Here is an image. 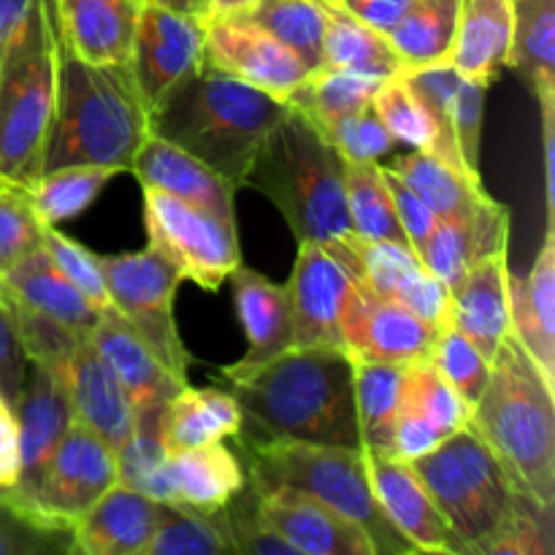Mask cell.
I'll list each match as a JSON object with an SVG mask.
<instances>
[{"label":"cell","instance_id":"25","mask_svg":"<svg viewBox=\"0 0 555 555\" xmlns=\"http://www.w3.org/2000/svg\"><path fill=\"white\" fill-rule=\"evenodd\" d=\"M233 293H236V314L247 336V352L228 372L260 366L271 358L282 356L293 347V314L285 285H276L260 271L238 263L231 271Z\"/></svg>","mask_w":555,"mask_h":555},{"label":"cell","instance_id":"58","mask_svg":"<svg viewBox=\"0 0 555 555\" xmlns=\"http://www.w3.org/2000/svg\"><path fill=\"white\" fill-rule=\"evenodd\" d=\"M352 16L369 25L372 30L388 36L396 25L401 22V16L410 11V5L415 0H339Z\"/></svg>","mask_w":555,"mask_h":555},{"label":"cell","instance_id":"49","mask_svg":"<svg viewBox=\"0 0 555 555\" xmlns=\"http://www.w3.org/2000/svg\"><path fill=\"white\" fill-rule=\"evenodd\" d=\"M477 260H480V253H477L475 231H472V217H466V220H437L431 238L423 249L421 263L439 282H444L450 293L464 282L466 271Z\"/></svg>","mask_w":555,"mask_h":555},{"label":"cell","instance_id":"27","mask_svg":"<svg viewBox=\"0 0 555 555\" xmlns=\"http://www.w3.org/2000/svg\"><path fill=\"white\" fill-rule=\"evenodd\" d=\"M509 331L529 350L537 366L555 385V231L547 225L545 244L529 276H507Z\"/></svg>","mask_w":555,"mask_h":555},{"label":"cell","instance_id":"5","mask_svg":"<svg viewBox=\"0 0 555 555\" xmlns=\"http://www.w3.org/2000/svg\"><path fill=\"white\" fill-rule=\"evenodd\" d=\"M466 426L491 448L515 491L555 507V393L509 331L491 361V379Z\"/></svg>","mask_w":555,"mask_h":555},{"label":"cell","instance_id":"52","mask_svg":"<svg viewBox=\"0 0 555 555\" xmlns=\"http://www.w3.org/2000/svg\"><path fill=\"white\" fill-rule=\"evenodd\" d=\"M318 130L339 152L341 160L379 163V157L396 150V139L385 128V122L374 112V106H363L358 112L345 114V117L331 119V122H325Z\"/></svg>","mask_w":555,"mask_h":555},{"label":"cell","instance_id":"60","mask_svg":"<svg viewBox=\"0 0 555 555\" xmlns=\"http://www.w3.org/2000/svg\"><path fill=\"white\" fill-rule=\"evenodd\" d=\"M542 112V150H545V198H547V225H553V198H555V101L540 103Z\"/></svg>","mask_w":555,"mask_h":555},{"label":"cell","instance_id":"56","mask_svg":"<svg viewBox=\"0 0 555 555\" xmlns=\"http://www.w3.org/2000/svg\"><path fill=\"white\" fill-rule=\"evenodd\" d=\"M27 361L25 347H22L20 334H16L14 318H11L9 307L0 301V399L14 410L16 399L22 393V385L27 377Z\"/></svg>","mask_w":555,"mask_h":555},{"label":"cell","instance_id":"40","mask_svg":"<svg viewBox=\"0 0 555 555\" xmlns=\"http://www.w3.org/2000/svg\"><path fill=\"white\" fill-rule=\"evenodd\" d=\"M406 87L412 90L415 101L421 103L423 112H426L428 122L434 128V141H431V155L439 157L442 163L453 166L455 171L466 173L464 160H461L459 144H455V130H453V103H455V90H459L461 79L464 76L453 68L450 63L439 65H423V68H406L401 70ZM480 182V179H475Z\"/></svg>","mask_w":555,"mask_h":555},{"label":"cell","instance_id":"63","mask_svg":"<svg viewBox=\"0 0 555 555\" xmlns=\"http://www.w3.org/2000/svg\"><path fill=\"white\" fill-rule=\"evenodd\" d=\"M157 3L168 5V9L173 11H182V14H198L201 9V0H157Z\"/></svg>","mask_w":555,"mask_h":555},{"label":"cell","instance_id":"33","mask_svg":"<svg viewBox=\"0 0 555 555\" xmlns=\"http://www.w3.org/2000/svg\"><path fill=\"white\" fill-rule=\"evenodd\" d=\"M325 5V36H323V65L331 68H347L356 74L390 79L401 74L399 54L390 47L388 36L363 25L358 16H352L345 5Z\"/></svg>","mask_w":555,"mask_h":555},{"label":"cell","instance_id":"45","mask_svg":"<svg viewBox=\"0 0 555 555\" xmlns=\"http://www.w3.org/2000/svg\"><path fill=\"white\" fill-rule=\"evenodd\" d=\"M70 551V529L43 518L9 491H0V555H54Z\"/></svg>","mask_w":555,"mask_h":555},{"label":"cell","instance_id":"46","mask_svg":"<svg viewBox=\"0 0 555 555\" xmlns=\"http://www.w3.org/2000/svg\"><path fill=\"white\" fill-rule=\"evenodd\" d=\"M431 363L439 369L444 379L450 383V388L461 396L466 406H472L480 401V396L486 393L488 379H491V361L482 358V352L455 328L453 323H444L439 328L437 341H434L431 350Z\"/></svg>","mask_w":555,"mask_h":555},{"label":"cell","instance_id":"15","mask_svg":"<svg viewBox=\"0 0 555 555\" xmlns=\"http://www.w3.org/2000/svg\"><path fill=\"white\" fill-rule=\"evenodd\" d=\"M352 285V276L328 249L314 242H298L296 266L285 285L293 314V347H345L341 312Z\"/></svg>","mask_w":555,"mask_h":555},{"label":"cell","instance_id":"32","mask_svg":"<svg viewBox=\"0 0 555 555\" xmlns=\"http://www.w3.org/2000/svg\"><path fill=\"white\" fill-rule=\"evenodd\" d=\"M509 68L540 103L555 101V0H513Z\"/></svg>","mask_w":555,"mask_h":555},{"label":"cell","instance_id":"9","mask_svg":"<svg viewBox=\"0 0 555 555\" xmlns=\"http://www.w3.org/2000/svg\"><path fill=\"white\" fill-rule=\"evenodd\" d=\"M98 260L114 312L155 352L157 361L173 377L188 383V366L193 358L179 339L177 320H173V298L182 282L177 266L152 244L141 253L103 255V258L98 255Z\"/></svg>","mask_w":555,"mask_h":555},{"label":"cell","instance_id":"57","mask_svg":"<svg viewBox=\"0 0 555 555\" xmlns=\"http://www.w3.org/2000/svg\"><path fill=\"white\" fill-rule=\"evenodd\" d=\"M442 439V434L426 417L401 406L393 423V437H390V459L415 461L437 448Z\"/></svg>","mask_w":555,"mask_h":555},{"label":"cell","instance_id":"19","mask_svg":"<svg viewBox=\"0 0 555 555\" xmlns=\"http://www.w3.org/2000/svg\"><path fill=\"white\" fill-rule=\"evenodd\" d=\"M358 260H361V282L356 285H366L377 296L399 301L401 307L439 328L450 323L453 293L417 260L410 247L358 238Z\"/></svg>","mask_w":555,"mask_h":555},{"label":"cell","instance_id":"43","mask_svg":"<svg viewBox=\"0 0 555 555\" xmlns=\"http://www.w3.org/2000/svg\"><path fill=\"white\" fill-rule=\"evenodd\" d=\"M166 406L135 415L133 434H130L125 448L117 453L119 482L135 488V491L155 499V502H168V453L163 448V415H166Z\"/></svg>","mask_w":555,"mask_h":555},{"label":"cell","instance_id":"2","mask_svg":"<svg viewBox=\"0 0 555 555\" xmlns=\"http://www.w3.org/2000/svg\"><path fill=\"white\" fill-rule=\"evenodd\" d=\"M244 188L263 193L298 242L328 249L352 282H361L358 236L345 190V160L331 141L293 106L263 135Z\"/></svg>","mask_w":555,"mask_h":555},{"label":"cell","instance_id":"64","mask_svg":"<svg viewBox=\"0 0 555 555\" xmlns=\"http://www.w3.org/2000/svg\"><path fill=\"white\" fill-rule=\"evenodd\" d=\"M320 3H336V0H320Z\"/></svg>","mask_w":555,"mask_h":555},{"label":"cell","instance_id":"51","mask_svg":"<svg viewBox=\"0 0 555 555\" xmlns=\"http://www.w3.org/2000/svg\"><path fill=\"white\" fill-rule=\"evenodd\" d=\"M374 112L379 114V119L385 122V128L390 130V135L396 139V144H406L412 150H431L434 141V128L428 122L426 112H423L421 103L415 101L412 90L406 87L404 76L396 74L390 79H385L379 85V90L372 98Z\"/></svg>","mask_w":555,"mask_h":555},{"label":"cell","instance_id":"44","mask_svg":"<svg viewBox=\"0 0 555 555\" xmlns=\"http://www.w3.org/2000/svg\"><path fill=\"white\" fill-rule=\"evenodd\" d=\"M401 406L426 417L444 439L464 428L469 421V406L450 388V383L439 374L431 358L406 363Z\"/></svg>","mask_w":555,"mask_h":555},{"label":"cell","instance_id":"31","mask_svg":"<svg viewBox=\"0 0 555 555\" xmlns=\"http://www.w3.org/2000/svg\"><path fill=\"white\" fill-rule=\"evenodd\" d=\"M244 431V417L231 390L190 388L184 385L163 415V448L166 453L201 448V444L236 439Z\"/></svg>","mask_w":555,"mask_h":555},{"label":"cell","instance_id":"62","mask_svg":"<svg viewBox=\"0 0 555 555\" xmlns=\"http://www.w3.org/2000/svg\"><path fill=\"white\" fill-rule=\"evenodd\" d=\"M258 0H201V9L195 14V20L201 25H209V22L228 20V16H242L247 14Z\"/></svg>","mask_w":555,"mask_h":555},{"label":"cell","instance_id":"14","mask_svg":"<svg viewBox=\"0 0 555 555\" xmlns=\"http://www.w3.org/2000/svg\"><path fill=\"white\" fill-rule=\"evenodd\" d=\"M204 60L280 101H287L309 74L307 65L291 49L244 16H228L204 25Z\"/></svg>","mask_w":555,"mask_h":555},{"label":"cell","instance_id":"13","mask_svg":"<svg viewBox=\"0 0 555 555\" xmlns=\"http://www.w3.org/2000/svg\"><path fill=\"white\" fill-rule=\"evenodd\" d=\"M204 57V25L157 0H144L130 49V76L146 112Z\"/></svg>","mask_w":555,"mask_h":555},{"label":"cell","instance_id":"10","mask_svg":"<svg viewBox=\"0 0 555 555\" xmlns=\"http://www.w3.org/2000/svg\"><path fill=\"white\" fill-rule=\"evenodd\" d=\"M119 482L117 453L79 421L65 431L27 486L9 488L43 518L74 529L76 520Z\"/></svg>","mask_w":555,"mask_h":555},{"label":"cell","instance_id":"61","mask_svg":"<svg viewBox=\"0 0 555 555\" xmlns=\"http://www.w3.org/2000/svg\"><path fill=\"white\" fill-rule=\"evenodd\" d=\"M36 3H41V0H0V57H3L11 36L25 22V16L36 9Z\"/></svg>","mask_w":555,"mask_h":555},{"label":"cell","instance_id":"48","mask_svg":"<svg viewBox=\"0 0 555 555\" xmlns=\"http://www.w3.org/2000/svg\"><path fill=\"white\" fill-rule=\"evenodd\" d=\"M553 507L518 493L502 529L480 547V555H553Z\"/></svg>","mask_w":555,"mask_h":555},{"label":"cell","instance_id":"41","mask_svg":"<svg viewBox=\"0 0 555 555\" xmlns=\"http://www.w3.org/2000/svg\"><path fill=\"white\" fill-rule=\"evenodd\" d=\"M236 553L217 515L173 502H157V518L144 555H231Z\"/></svg>","mask_w":555,"mask_h":555},{"label":"cell","instance_id":"17","mask_svg":"<svg viewBox=\"0 0 555 555\" xmlns=\"http://www.w3.org/2000/svg\"><path fill=\"white\" fill-rule=\"evenodd\" d=\"M363 455L374 499L390 524L417 547V553H464L410 461L390 459L372 450H363Z\"/></svg>","mask_w":555,"mask_h":555},{"label":"cell","instance_id":"55","mask_svg":"<svg viewBox=\"0 0 555 555\" xmlns=\"http://www.w3.org/2000/svg\"><path fill=\"white\" fill-rule=\"evenodd\" d=\"M385 184L390 190V198H393L396 217H399L401 228L406 233V242H410L412 253L417 255V260L423 258V249H426L428 238H431L434 225H437V215L423 204L421 195L404 182L396 171H390L388 166H383Z\"/></svg>","mask_w":555,"mask_h":555},{"label":"cell","instance_id":"28","mask_svg":"<svg viewBox=\"0 0 555 555\" xmlns=\"http://www.w3.org/2000/svg\"><path fill=\"white\" fill-rule=\"evenodd\" d=\"M0 298L14 301L30 312L43 314L54 323L65 325L76 336H90L101 309L92 307L49 260L47 249L38 247L22 263L0 274Z\"/></svg>","mask_w":555,"mask_h":555},{"label":"cell","instance_id":"8","mask_svg":"<svg viewBox=\"0 0 555 555\" xmlns=\"http://www.w3.org/2000/svg\"><path fill=\"white\" fill-rule=\"evenodd\" d=\"M410 466L464 553H480L518 502L520 491H515L504 466L469 426L450 434L426 455L410 461Z\"/></svg>","mask_w":555,"mask_h":555},{"label":"cell","instance_id":"21","mask_svg":"<svg viewBox=\"0 0 555 555\" xmlns=\"http://www.w3.org/2000/svg\"><path fill=\"white\" fill-rule=\"evenodd\" d=\"M87 339L95 345L114 377L119 379L133 406V415L160 410L188 385L157 361L155 352L130 331V325L114 309H103Z\"/></svg>","mask_w":555,"mask_h":555},{"label":"cell","instance_id":"22","mask_svg":"<svg viewBox=\"0 0 555 555\" xmlns=\"http://www.w3.org/2000/svg\"><path fill=\"white\" fill-rule=\"evenodd\" d=\"M76 421L103 439L114 453L125 448L135 426L122 385L90 339H81L63 366Z\"/></svg>","mask_w":555,"mask_h":555},{"label":"cell","instance_id":"36","mask_svg":"<svg viewBox=\"0 0 555 555\" xmlns=\"http://www.w3.org/2000/svg\"><path fill=\"white\" fill-rule=\"evenodd\" d=\"M352 372H356V406L363 450L390 455V437L401 410L406 363L352 361Z\"/></svg>","mask_w":555,"mask_h":555},{"label":"cell","instance_id":"23","mask_svg":"<svg viewBox=\"0 0 555 555\" xmlns=\"http://www.w3.org/2000/svg\"><path fill=\"white\" fill-rule=\"evenodd\" d=\"M157 518V502L125 482H114L70 529V551L81 555H144Z\"/></svg>","mask_w":555,"mask_h":555},{"label":"cell","instance_id":"20","mask_svg":"<svg viewBox=\"0 0 555 555\" xmlns=\"http://www.w3.org/2000/svg\"><path fill=\"white\" fill-rule=\"evenodd\" d=\"M130 173H135L141 188L163 190L236 228V188L179 146L146 135Z\"/></svg>","mask_w":555,"mask_h":555},{"label":"cell","instance_id":"39","mask_svg":"<svg viewBox=\"0 0 555 555\" xmlns=\"http://www.w3.org/2000/svg\"><path fill=\"white\" fill-rule=\"evenodd\" d=\"M242 16L291 49L309 70L323 65L325 5L320 0H258Z\"/></svg>","mask_w":555,"mask_h":555},{"label":"cell","instance_id":"34","mask_svg":"<svg viewBox=\"0 0 555 555\" xmlns=\"http://www.w3.org/2000/svg\"><path fill=\"white\" fill-rule=\"evenodd\" d=\"M388 168L421 195L423 204L437 215V220H466L488 195L482 190V182L455 171L453 166L426 150L406 152V155L396 157L393 166Z\"/></svg>","mask_w":555,"mask_h":555},{"label":"cell","instance_id":"59","mask_svg":"<svg viewBox=\"0 0 555 555\" xmlns=\"http://www.w3.org/2000/svg\"><path fill=\"white\" fill-rule=\"evenodd\" d=\"M20 477V437L11 406L0 399V491L16 486Z\"/></svg>","mask_w":555,"mask_h":555},{"label":"cell","instance_id":"7","mask_svg":"<svg viewBox=\"0 0 555 555\" xmlns=\"http://www.w3.org/2000/svg\"><path fill=\"white\" fill-rule=\"evenodd\" d=\"M57 3L41 0L0 57V179L30 190L43 171L57 90Z\"/></svg>","mask_w":555,"mask_h":555},{"label":"cell","instance_id":"35","mask_svg":"<svg viewBox=\"0 0 555 555\" xmlns=\"http://www.w3.org/2000/svg\"><path fill=\"white\" fill-rule=\"evenodd\" d=\"M461 0H415L399 25L388 33L401 68L450 63L459 33Z\"/></svg>","mask_w":555,"mask_h":555},{"label":"cell","instance_id":"4","mask_svg":"<svg viewBox=\"0 0 555 555\" xmlns=\"http://www.w3.org/2000/svg\"><path fill=\"white\" fill-rule=\"evenodd\" d=\"M146 135V106L128 65L87 63L60 36L57 90L41 173L65 166L130 171Z\"/></svg>","mask_w":555,"mask_h":555},{"label":"cell","instance_id":"53","mask_svg":"<svg viewBox=\"0 0 555 555\" xmlns=\"http://www.w3.org/2000/svg\"><path fill=\"white\" fill-rule=\"evenodd\" d=\"M43 249H47L49 260L57 266L60 274L87 298L95 309H112V298H108L106 280H103V269L98 255L81 247L79 242L68 238L65 233L57 231V225L43 228Z\"/></svg>","mask_w":555,"mask_h":555},{"label":"cell","instance_id":"1","mask_svg":"<svg viewBox=\"0 0 555 555\" xmlns=\"http://www.w3.org/2000/svg\"><path fill=\"white\" fill-rule=\"evenodd\" d=\"M220 374L255 439L363 448L345 347H291L260 366Z\"/></svg>","mask_w":555,"mask_h":555},{"label":"cell","instance_id":"29","mask_svg":"<svg viewBox=\"0 0 555 555\" xmlns=\"http://www.w3.org/2000/svg\"><path fill=\"white\" fill-rule=\"evenodd\" d=\"M247 486L244 464L225 442L171 453L166 461L168 502L198 513H217Z\"/></svg>","mask_w":555,"mask_h":555},{"label":"cell","instance_id":"38","mask_svg":"<svg viewBox=\"0 0 555 555\" xmlns=\"http://www.w3.org/2000/svg\"><path fill=\"white\" fill-rule=\"evenodd\" d=\"M345 190L352 231H356L358 238L393 242L410 247L404 228H401L399 217H396L393 198H390V190L385 184L379 163L345 160Z\"/></svg>","mask_w":555,"mask_h":555},{"label":"cell","instance_id":"50","mask_svg":"<svg viewBox=\"0 0 555 555\" xmlns=\"http://www.w3.org/2000/svg\"><path fill=\"white\" fill-rule=\"evenodd\" d=\"M217 520L225 529L228 540L233 542L236 553L244 555H296L291 545L260 518L258 493L253 486H244L231 502L217 509Z\"/></svg>","mask_w":555,"mask_h":555},{"label":"cell","instance_id":"42","mask_svg":"<svg viewBox=\"0 0 555 555\" xmlns=\"http://www.w3.org/2000/svg\"><path fill=\"white\" fill-rule=\"evenodd\" d=\"M112 177H117V171L103 166H65L41 173L30 188L36 215L43 225H60L63 220L81 215Z\"/></svg>","mask_w":555,"mask_h":555},{"label":"cell","instance_id":"37","mask_svg":"<svg viewBox=\"0 0 555 555\" xmlns=\"http://www.w3.org/2000/svg\"><path fill=\"white\" fill-rule=\"evenodd\" d=\"M383 81L385 79H377V76L320 65V68L309 70L307 79L291 92L285 103L301 112L314 128H323L331 119L372 106L374 92L379 90Z\"/></svg>","mask_w":555,"mask_h":555},{"label":"cell","instance_id":"47","mask_svg":"<svg viewBox=\"0 0 555 555\" xmlns=\"http://www.w3.org/2000/svg\"><path fill=\"white\" fill-rule=\"evenodd\" d=\"M43 228L30 190L0 179V274L43 247Z\"/></svg>","mask_w":555,"mask_h":555},{"label":"cell","instance_id":"24","mask_svg":"<svg viewBox=\"0 0 555 555\" xmlns=\"http://www.w3.org/2000/svg\"><path fill=\"white\" fill-rule=\"evenodd\" d=\"M63 41L95 65H128L144 0H54Z\"/></svg>","mask_w":555,"mask_h":555},{"label":"cell","instance_id":"3","mask_svg":"<svg viewBox=\"0 0 555 555\" xmlns=\"http://www.w3.org/2000/svg\"><path fill=\"white\" fill-rule=\"evenodd\" d=\"M285 108V101L233 79L201 57L146 112V130L193 155L238 190L260 141Z\"/></svg>","mask_w":555,"mask_h":555},{"label":"cell","instance_id":"18","mask_svg":"<svg viewBox=\"0 0 555 555\" xmlns=\"http://www.w3.org/2000/svg\"><path fill=\"white\" fill-rule=\"evenodd\" d=\"M11 412H14L16 437H20V477L14 486L20 488L36 477L47 455L57 448L65 431L76 423L63 369L30 363L22 393Z\"/></svg>","mask_w":555,"mask_h":555},{"label":"cell","instance_id":"16","mask_svg":"<svg viewBox=\"0 0 555 555\" xmlns=\"http://www.w3.org/2000/svg\"><path fill=\"white\" fill-rule=\"evenodd\" d=\"M258 513L296 555H377L352 520L293 488L258 491Z\"/></svg>","mask_w":555,"mask_h":555},{"label":"cell","instance_id":"12","mask_svg":"<svg viewBox=\"0 0 555 555\" xmlns=\"http://www.w3.org/2000/svg\"><path fill=\"white\" fill-rule=\"evenodd\" d=\"M439 325L417 318L399 301L377 296L366 285H352L341 312V345L352 361L412 363L428 358Z\"/></svg>","mask_w":555,"mask_h":555},{"label":"cell","instance_id":"30","mask_svg":"<svg viewBox=\"0 0 555 555\" xmlns=\"http://www.w3.org/2000/svg\"><path fill=\"white\" fill-rule=\"evenodd\" d=\"M513 43V0H461L450 65L464 79L491 85L507 68Z\"/></svg>","mask_w":555,"mask_h":555},{"label":"cell","instance_id":"11","mask_svg":"<svg viewBox=\"0 0 555 555\" xmlns=\"http://www.w3.org/2000/svg\"><path fill=\"white\" fill-rule=\"evenodd\" d=\"M144 193V220L150 244L204 291H220L231 271L242 263L238 231L155 188Z\"/></svg>","mask_w":555,"mask_h":555},{"label":"cell","instance_id":"6","mask_svg":"<svg viewBox=\"0 0 555 555\" xmlns=\"http://www.w3.org/2000/svg\"><path fill=\"white\" fill-rule=\"evenodd\" d=\"M236 439H242V455L247 461L253 488H293L318 499L363 529L377 555L417 553V547L390 524L374 499L363 448L274 442L244 434Z\"/></svg>","mask_w":555,"mask_h":555},{"label":"cell","instance_id":"26","mask_svg":"<svg viewBox=\"0 0 555 555\" xmlns=\"http://www.w3.org/2000/svg\"><path fill=\"white\" fill-rule=\"evenodd\" d=\"M507 249L477 260L466 271L464 282L453 291L450 323L493 361L499 345L509 334V293H507Z\"/></svg>","mask_w":555,"mask_h":555},{"label":"cell","instance_id":"54","mask_svg":"<svg viewBox=\"0 0 555 555\" xmlns=\"http://www.w3.org/2000/svg\"><path fill=\"white\" fill-rule=\"evenodd\" d=\"M486 81L461 79L453 103V130L459 144L461 160L466 171L480 179V144H482V117H486Z\"/></svg>","mask_w":555,"mask_h":555}]
</instances>
